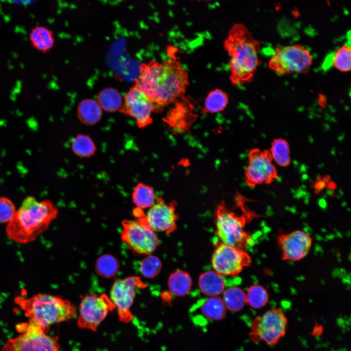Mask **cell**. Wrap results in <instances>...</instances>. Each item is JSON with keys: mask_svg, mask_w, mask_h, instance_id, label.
Segmentation results:
<instances>
[{"mask_svg": "<svg viewBox=\"0 0 351 351\" xmlns=\"http://www.w3.org/2000/svg\"><path fill=\"white\" fill-rule=\"evenodd\" d=\"M189 84L187 72L176 58L143 63L135 85L149 98L154 111L175 101Z\"/></svg>", "mask_w": 351, "mask_h": 351, "instance_id": "cell-1", "label": "cell"}, {"mask_svg": "<svg viewBox=\"0 0 351 351\" xmlns=\"http://www.w3.org/2000/svg\"><path fill=\"white\" fill-rule=\"evenodd\" d=\"M230 57V80L240 87L251 82L261 64L258 54L260 42L242 23H235L230 28L224 42Z\"/></svg>", "mask_w": 351, "mask_h": 351, "instance_id": "cell-2", "label": "cell"}, {"mask_svg": "<svg viewBox=\"0 0 351 351\" xmlns=\"http://www.w3.org/2000/svg\"><path fill=\"white\" fill-rule=\"evenodd\" d=\"M58 210L49 200L38 201L33 196L25 198L6 227L7 235L14 241L26 244L34 241L48 229Z\"/></svg>", "mask_w": 351, "mask_h": 351, "instance_id": "cell-3", "label": "cell"}, {"mask_svg": "<svg viewBox=\"0 0 351 351\" xmlns=\"http://www.w3.org/2000/svg\"><path fill=\"white\" fill-rule=\"evenodd\" d=\"M16 302L30 321L45 332L53 324L70 319L76 308L69 300L52 295L39 293L27 299L18 297Z\"/></svg>", "mask_w": 351, "mask_h": 351, "instance_id": "cell-4", "label": "cell"}, {"mask_svg": "<svg viewBox=\"0 0 351 351\" xmlns=\"http://www.w3.org/2000/svg\"><path fill=\"white\" fill-rule=\"evenodd\" d=\"M245 217L228 208L224 203L216 207L214 213L216 234L225 244L242 249L253 241L244 230Z\"/></svg>", "mask_w": 351, "mask_h": 351, "instance_id": "cell-5", "label": "cell"}, {"mask_svg": "<svg viewBox=\"0 0 351 351\" xmlns=\"http://www.w3.org/2000/svg\"><path fill=\"white\" fill-rule=\"evenodd\" d=\"M134 214L136 220H124L122 222L121 239L134 252L149 254L159 245L154 231L148 226L140 208H136Z\"/></svg>", "mask_w": 351, "mask_h": 351, "instance_id": "cell-6", "label": "cell"}, {"mask_svg": "<svg viewBox=\"0 0 351 351\" xmlns=\"http://www.w3.org/2000/svg\"><path fill=\"white\" fill-rule=\"evenodd\" d=\"M312 62L309 50L299 44L277 46L269 62V67L277 75L306 74Z\"/></svg>", "mask_w": 351, "mask_h": 351, "instance_id": "cell-7", "label": "cell"}, {"mask_svg": "<svg viewBox=\"0 0 351 351\" xmlns=\"http://www.w3.org/2000/svg\"><path fill=\"white\" fill-rule=\"evenodd\" d=\"M287 324V317L281 310L269 309L253 319L250 339L254 343L262 341L268 345H275L285 336Z\"/></svg>", "mask_w": 351, "mask_h": 351, "instance_id": "cell-8", "label": "cell"}, {"mask_svg": "<svg viewBox=\"0 0 351 351\" xmlns=\"http://www.w3.org/2000/svg\"><path fill=\"white\" fill-rule=\"evenodd\" d=\"M21 333L4 344L2 351H59L58 338L46 332L33 322L20 325Z\"/></svg>", "mask_w": 351, "mask_h": 351, "instance_id": "cell-9", "label": "cell"}, {"mask_svg": "<svg viewBox=\"0 0 351 351\" xmlns=\"http://www.w3.org/2000/svg\"><path fill=\"white\" fill-rule=\"evenodd\" d=\"M251 263L250 255L243 250L221 242L216 244L212 257L214 271L222 275L235 276Z\"/></svg>", "mask_w": 351, "mask_h": 351, "instance_id": "cell-10", "label": "cell"}, {"mask_svg": "<svg viewBox=\"0 0 351 351\" xmlns=\"http://www.w3.org/2000/svg\"><path fill=\"white\" fill-rule=\"evenodd\" d=\"M146 285L138 276L127 277L118 279L114 283L110 299L117 308L120 320L125 323L133 319L130 308L135 296L136 289H142Z\"/></svg>", "mask_w": 351, "mask_h": 351, "instance_id": "cell-11", "label": "cell"}, {"mask_svg": "<svg viewBox=\"0 0 351 351\" xmlns=\"http://www.w3.org/2000/svg\"><path fill=\"white\" fill-rule=\"evenodd\" d=\"M115 306L105 294L88 295L82 299L78 320L79 327L96 331L107 313Z\"/></svg>", "mask_w": 351, "mask_h": 351, "instance_id": "cell-12", "label": "cell"}, {"mask_svg": "<svg viewBox=\"0 0 351 351\" xmlns=\"http://www.w3.org/2000/svg\"><path fill=\"white\" fill-rule=\"evenodd\" d=\"M153 111V104L148 97L134 85L125 96L119 112L134 117L136 125L142 128L152 123L151 114Z\"/></svg>", "mask_w": 351, "mask_h": 351, "instance_id": "cell-13", "label": "cell"}, {"mask_svg": "<svg viewBox=\"0 0 351 351\" xmlns=\"http://www.w3.org/2000/svg\"><path fill=\"white\" fill-rule=\"evenodd\" d=\"M175 207V202L167 204L159 197L156 203L151 207L145 215L148 226L153 231L164 232L166 234L174 232L178 218Z\"/></svg>", "mask_w": 351, "mask_h": 351, "instance_id": "cell-14", "label": "cell"}, {"mask_svg": "<svg viewBox=\"0 0 351 351\" xmlns=\"http://www.w3.org/2000/svg\"><path fill=\"white\" fill-rule=\"evenodd\" d=\"M282 251V258L290 261H297L303 258L309 252L312 244L311 237L306 233L296 230L281 234L277 239Z\"/></svg>", "mask_w": 351, "mask_h": 351, "instance_id": "cell-15", "label": "cell"}, {"mask_svg": "<svg viewBox=\"0 0 351 351\" xmlns=\"http://www.w3.org/2000/svg\"><path fill=\"white\" fill-rule=\"evenodd\" d=\"M249 156V164L246 168V179L249 185L266 182L275 176V167L267 154L253 150Z\"/></svg>", "mask_w": 351, "mask_h": 351, "instance_id": "cell-16", "label": "cell"}, {"mask_svg": "<svg viewBox=\"0 0 351 351\" xmlns=\"http://www.w3.org/2000/svg\"><path fill=\"white\" fill-rule=\"evenodd\" d=\"M198 286L202 292L209 296H216L223 292L225 280L223 276L215 271H208L199 278Z\"/></svg>", "mask_w": 351, "mask_h": 351, "instance_id": "cell-17", "label": "cell"}, {"mask_svg": "<svg viewBox=\"0 0 351 351\" xmlns=\"http://www.w3.org/2000/svg\"><path fill=\"white\" fill-rule=\"evenodd\" d=\"M77 114L78 119L86 125L98 123L102 117V109L95 100L85 99L78 104Z\"/></svg>", "mask_w": 351, "mask_h": 351, "instance_id": "cell-18", "label": "cell"}, {"mask_svg": "<svg viewBox=\"0 0 351 351\" xmlns=\"http://www.w3.org/2000/svg\"><path fill=\"white\" fill-rule=\"evenodd\" d=\"M97 102L102 110L108 112H119L123 103L120 93L112 87L101 90L98 95Z\"/></svg>", "mask_w": 351, "mask_h": 351, "instance_id": "cell-19", "label": "cell"}, {"mask_svg": "<svg viewBox=\"0 0 351 351\" xmlns=\"http://www.w3.org/2000/svg\"><path fill=\"white\" fill-rule=\"evenodd\" d=\"M170 292L176 296H183L191 291L192 280L190 275L183 270H177L171 274L168 279Z\"/></svg>", "mask_w": 351, "mask_h": 351, "instance_id": "cell-20", "label": "cell"}, {"mask_svg": "<svg viewBox=\"0 0 351 351\" xmlns=\"http://www.w3.org/2000/svg\"><path fill=\"white\" fill-rule=\"evenodd\" d=\"M30 40L34 48L43 53L49 51L53 47L55 41L52 31L42 26H37L32 29Z\"/></svg>", "mask_w": 351, "mask_h": 351, "instance_id": "cell-21", "label": "cell"}, {"mask_svg": "<svg viewBox=\"0 0 351 351\" xmlns=\"http://www.w3.org/2000/svg\"><path fill=\"white\" fill-rule=\"evenodd\" d=\"M200 310L203 316L212 321L223 319L226 313L223 300L218 296H211L204 300Z\"/></svg>", "mask_w": 351, "mask_h": 351, "instance_id": "cell-22", "label": "cell"}, {"mask_svg": "<svg viewBox=\"0 0 351 351\" xmlns=\"http://www.w3.org/2000/svg\"><path fill=\"white\" fill-rule=\"evenodd\" d=\"M156 199L153 189L142 182L138 183L132 194V200L136 206L141 208L152 207Z\"/></svg>", "mask_w": 351, "mask_h": 351, "instance_id": "cell-23", "label": "cell"}, {"mask_svg": "<svg viewBox=\"0 0 351 351\" xmlns=\"http://www.w3.org/2000/svg\"><path fill=\"white\" fill-rule=\"evenodd\" d=\"M226 309L233 312L241 311L246 303V293L240 288L233 287L227 289L222 298Z\"/></svg>", "mask_w": 351, "mask_h": 351, "instance_id": "cell-24", "label": "cell"}, {"mask_svg": "<svg viewBox=\"0 0 351 351\" xmlns=\"http://www.w3.org/2000/svg\"><path fill=\"white\" fill-rule=\"evenodd\" d=\"M227 94L222 90L217 89L210 92L204 102L203 111L207 113H215L223 110L228 103Z\"/></svg>", "mask_w": 351, "mask_h": 351, "instance_id": "cell-25", "label": "cell"}, {"mask_svg": "<svg viewBox=\"0 0 351 351\" xmlns=\"http://www.w3.org/2000/svg\"><path fill=\"white\" fill-rule=\"evenodd\" d=\"M269 299L268 291L260 285H252L246 293V303L253 309L263 308L268 303Z\"/></svg>", "mask_w": 351, "mask_h": 351, "instance_id": "cell-26", "label": "cell"}, {"mask_svg": "<svg viewBox=\"0 0 351 351\" xmlns=\"http://www.w3.org/2000/svg\"><path fill=\"white\" fill-rule=\"evenodd\" d=\"M71 148L76 155L82 157L94 155L97 149L91 137L84 134H78L74 138Z\"/></svg>", "mask_w": 351, "mask_h": 351, "instance_id": "cell-27", "label": "cell"}, {"mask_svg": "<svg viewBox=\"0 0 351 351\" xmlns=\"http://www.w3.org/2000/svg\"><path fill=\"white\" fill-rule=\"evenodd\" d=\"M119 263L116 258L109 254H103L97 260L96 271L98 274L104 277L115 276L119 269Z\"/></svg>", "mask_w": 351, "mask_h": 351, "instance_id": "cell-28", "label": "cell"}, {"mask_svg": "<svg viewBox=\"0 0 351 351\" xmlns=\"http://www.w3.org/2000/svg\"><path fill=\"white\" fill-rule=\"evenodd\" d=\"M271 151L273 158L278 165L285 166L290 163V148L285 140L281 138L274 140L272 143Z\"/></svg>", "mask_w": 351, "mask_h": 351, "instance_id": "cell-29", "label": "cell"}, {"mask_svg": "<svg viewBox=\"0 0 351 351\" xmlns=\"http://www.w3.org/2000/svg\"><path fill=\"white\" fill-rule=\"evenodd\" d=\"M334 67L341 72H348L351 68V50L348 45H343L335 52L332 60Z\"/></svg>", "mask_w": 351, "mask_h": 351, "instance_id": "cell-30", "label": "cell"}, {"mask_svg": "<svg viewBox=\"0 0 351 351\" xmlns=\"http://www.w3.org/2000/svg\"><path fill=\"white\" fill-rule=\"evenodd\" d=\"M161 266V262L157 257L150 255L141 261L139 269L144 276L154 278L159 273Z\"/></svg>", "mask_w": 351, "mask_h": 351, "instance_id": "cell-31", "label": "cell"}, {"mask_svg": "<svg viewBox=\"0 0 351 351\" xmlns=\"http://www.w3.org/2000/svg\"><path fill=\"white\" fill-rule=\"evenodd\" d=\"M16 210L13 202L6 197H0V223L9 222L13 218Z\"/></svg>", "mask_w": 351, "mask_h": 351, "instance_id": "cell-32", "label": "cell"}, {"mask_svg": "<svg viewBox=\"0 0 351 351\" xmlns=\"http://www.w3.org/2000/svg\"><path fill=\"white\" fill-rule=\"evenodd\" d=\"M323 331V327L320 325L316 324L312 330V334L315 336L320 335L322 333Z\"/></svg>", "mask_w": 351, "mask_h": 351, "instance_id": "cell-33", "label": "cell"}, {"mask_svg": "<svg viewBox=\"0 0 351 351\" xmlns=\"http://www.w3.org/2000/svg\"><path fill=\"white\" fill-rule=\"evenodd\" d=\"M325 182L323 181H319L316 184V188L318 189L323 188L325 186Z\"/></svg>", "mask_w": 351, "mask_h": 351, "instance_id": "cell-34", "label": "cell"}, {"mask_svg": "<svg viewBox=\"0 0 351 351\" xmlns=\"http://www.w3.org/2000/svg\"><path fill=\"white\" fill-rule=\"evenodd\" d=\"M307 169H308V167L307 166H306L305 165L302 164L299 168V171H300V172H301L302 173H304L307 171Z\"/></svg>", "mask_w": 351, "mask_h": 351, "instance_id": "cell-35", "label": "cell"}, {"mask_svg": "<svg viewBox=\"0 0 351 351\" xmlns=\"http://www.w3.org/2000/svg\"><path fill=\"white\" fill-rule=\"evenodd\" d=\"M308 177H308V175H307L306 174H303L301 176V178H302V180H304V181L308 179Z\"/></svg>", "mask_w": 351, "mask_h": 351, "instance_id": "cell-36", "label": "cell"}, {"mask_svg": "<svg viewBox=\"0 0 351 351\" xmlns=\"http://www.w3.org/2000/svg\"><path fill=\"white\" fill-rule=\"evenodd\" d=\"M344 136H343V134H342V135L339 137L338 140H340V141L343 140V139L344 138Z\"/></svg>", "mask_w": 351, "mask_h": 351, "instance_id": "cell-37", "label": "cell"}]
</instances>
